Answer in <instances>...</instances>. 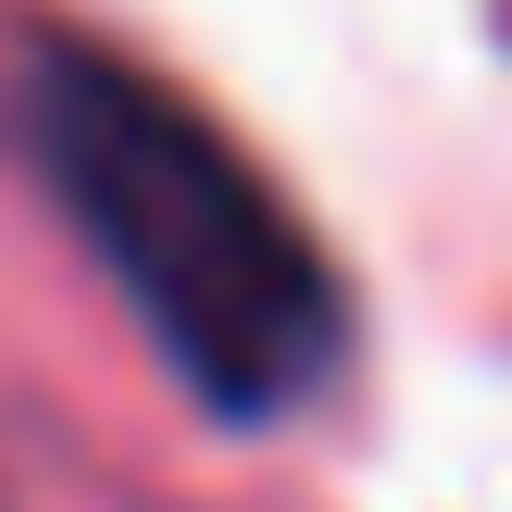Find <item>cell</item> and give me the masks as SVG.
I'll return each instance as SVG.
<instances>
[{
    "mask_svg": "<svg viewBox=\"0 0 512 512\" xmlns=\"http://www.w3.org/2000/svg\"><path fill=\"white\" fill-rule=\"evenodd\" d=\"M25 150L200 413L275 425L338 375L350 313L313 225L200 100H175L163 75L113 63V50H38Z\"/></svg>",
    "mask_w": 512,
    "mask_h": 512,
    "instance_id": "cell-1",
    "label": "cell"
}]
</instances>
